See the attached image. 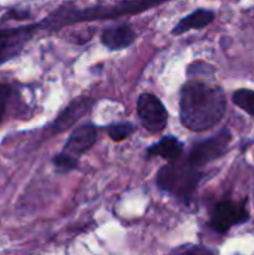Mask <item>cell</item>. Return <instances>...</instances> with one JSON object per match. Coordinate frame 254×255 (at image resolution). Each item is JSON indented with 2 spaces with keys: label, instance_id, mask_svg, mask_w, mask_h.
Wrapping results in <instances>:
<instances>
[{
  "label": "cell",
  "instance_id": "7a4b0ae2",
  "mask_svg": "<svg viewBox=\"0 0 254 255\" xmlns=\"http://www.w3.org/2000/svg\"><path fill=\"white\" fill-rule=\"evenodd\" d=\"M168 0H126L117 4L111 6H96V7H88V9H67L63 7L54 15H51L43 25H51V27H63L67 24H75V22H87V21H99V19H112L118 18L123 15H135L145 12L148 9H153Z\"/></svg>",
  "mask_w": 254,
  "mask_h": 255
},
{
  "label": "cell",
  "instance_id": "7c38bea8",
  "mask_svg": "<svg viewBox=\"0 0 254 255\" xmlns=\"http://www.w3.org/2000/svg\"><path fill=\"white\" fill-rule=\"evenodd\" d=\"M234 103L241 108L243 111H246L249 115L254 117V91L249 88H240L234 93L232 96Z\"/></svg>",
  "mask_w": 254,
  "mask_h": 255
},
{
  "label": "cell",
  "instance_id": "8992f818",
  "mask_svg": "<svg viewBox=\"0 0 254 255\" xmlns=\"http://www.w3.org/2000/svg\"><path fill=\"white\" fill-rule=\"evenodd\" d=\"M249 221V212L241 205H237L231 200L219 202L211 212L210 227L219 233L229 232L234 226Z\"/></svg>",
  "mask_w": 254,
  "mask_h": 255
},
{
  "label": "cell",
  "instance_id": "3957f363",
  "mask_svg": "<svg viewBox=\"0 0 254 255\" xmlns=\"http://www.w3.org/2000/svg\"><path fill=\"white\" fill-rule=\"evenodd\" d=\"M201 179V169L192 166L189 160H174L159 170L156 176V184L162 191L169 193L171 196L183 202H189L196 191Z\"/></svg>",
  "mask_w": 254,
  "mask_h": 255
},
{
  "label": "cell",
  "instance_id": "4fadbf2b",
  "mask_svg": "<svg viewBox=\"0 0 254 255\" xmlns=\"http://www.w3.org/2000/svg\"><path fill=\"white\" fill-rule=\"evenodd\" d=\"M106 131L109 134V137L115 142H121L126 140L133 131H135V126L129 121H123V123H114L109 124L106 127Z\"/></svg>",
  "mask_w": 254,
  "mask_h": 255
},
{
  "label": "cell",
  "instance_id": "5b68a950",
  "mask_svg": "<svg viewBox=\"0 0 254 255\" xmlns=\"http://www.w3.org/2000/svg\"><path fill=\"white\" fill-rule=\"evenodd\" d=\"M138 117L150 133H160L168 124V112L162 100L150 93H144L138 99Z\"/></svg>",
  "mask_w": 254,
  "mask_h": 255
},
{
  "label": "cell",
  "instance_id": "277c9868",
  "mask_svg": "<svg viewBox=\"0 0 254 255\" xmlns=\"http://www.w3.org/2000/svg\"><path fill=\"white\" fill-rule=\"evenodd\" d=\"M231 140H232L231 131L222 130L217 134H214L213 137L193 145L187 160L192 166H195L196 169H201V167L207 166L208 163L223 157L229 149Z\"/></svg>",
  "mask_w": 254,
  "mask_h": 255
},
{
  "label": "cell",
  "instance_id": "2e32d148",
  "mask_svg": "<svg viewBox=\"0 0 254 255\" xmlns=\"http://www.w3.org/2000/svg\"><path fill=\"white\" fill-rule=\"evenodd\" d=\"M6 33H7V30H0V37H1V36H4Z\"/></svg>",
  "mask_w": 254,
  "mask_h": 255
},
{
  "label": "cell",
  "instance_id": "52a82bcc",
  "mask_svg": "<svg viewBox=\"0 0 254 255\" xmlns=\"http://www.w3.org/2000/svg\"><path fill=\"white\" fill-rule=\"evenodd\" d=\"M97 140V128L93 123H85L78 126L72 134L69 136L66 145H64V152L73 155V157H81L87 151L91 149V146Z\"/></svg>",
  "mask_w": 254,
  "mask_h": 255
},
{
  "label": "cell",
  "instance_id": "9c48e42d",
  "mask_svg": "<svg viewBox=\"0 0 254 255\" xmlns=\"http://www.w3.org/2000/svg\"><path fill=\"white\" fill-rule=\"evenodd\" d=\"M136 39L133 28L129 24L108 27L102 31L100 40L109 51H120L129 48Z\"/></svg>",
  "mask_w": 254,
  "mask_h": 255
},
{
  "label": "cell",
  "instance_id": "30bf717a",
  "mask_svg": "<svg viewBox=\"0 0 254 255\" xmlns=\"http://www.w3.org/2000/svg\"><path fill=\"white\" fill-rule=\"evenodd\" d=\"M216 18V13L213 10L208 9H198L192 13H189L187 16H184L181 21H178V24L174 27L172 34H184L187 31L192 30H201L205 28L207 25H210Z\"/></svg>",
  "mask_w": 254,
  "mask_h": 255
},
{
  "label": "cell",
  "instance_id": "9a60e30c",
  "mask_svg": "<svg viewBox=\"0 0 254 255\" xmlns=\"http://www.w3.org/2000/svg\"><path fill=\"white\" fill-rule=\"evenodd\" d=\"M12 97V87L9 84H3L0 82V126L6 117L7 112V105L10 102Z\"/></svg>",
  "mask_w": 254,
  "mask_h": 255
},
{
  "label": "cell",
  "instance_id": "8fae6325",
  "mask_svg": "<svg viewBox=\"0 0 254 255\" xmlns=\"http://www.w3.org/2000/svg\"><path fill=\"white\" fill-rule=\"evenodd\" d=\"M183 148L184 145L174 136H165L162 140H159L157 143L151 145L147 151V157H162L168 161H174L178 160L183 154Z\"/></svg>",
  "mask_w": 254,
  "mask_h": 255
},
{
  "label": "cell",
  "instance_id": "6da1fadb",
  "mask_svg": "<svg viewBox=\"0 0 254 255\" xmlns=\"http://www.w3.org/2000/svg\"><path fill=\"white\" fill-rule=\"evenodd\" d=\"M226 96L220 87L192 81L181 88L180 120L186 128L201 133L214 127L225 115Z\"/></svg>",
  "mask_w": 254,
  "mask_h": 255
},
{
  "label": "cell",
  "instance_id": "5bb4252c",
  "mask_svg": "<svg viewBox=\"0 0 254 255\" xmlns=\"http://www.w3.org/2000/svg\"><path fill=\"white\" fill-rule=\"evenodd\" d=\"M54 166L60 172H72L78 167V158L63 151L54 157Z\"/></svg>",
  "mask_w": 254,
  "mask_h": 255
},
{
  "label": "cell",
  "instance_id": "ba28073f",
  "mask_svg": "<svg viewBox=\"0 0 254 255\" xmlns=\"http://www.w3.org/2000/svg\"><path fill=\"white\" fill-rule=\"evenodd\" d=\"M93 100L91 99H78L73 100L57 118L55 121L51 124V131L52 133H60L64 131L66 128L72 127L78 120H81L93 106Z\"/></svg>",
  "mask_w": 254,
  "mask_h": 255
}]
</instances>
